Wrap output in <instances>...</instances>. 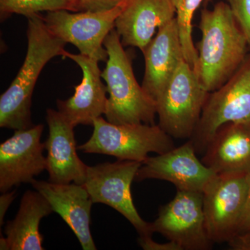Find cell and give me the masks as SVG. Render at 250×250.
Returning <instances> with one entry per match:
<instances>
[{"instance_id":"obj_1","label":"cell","mask_w":250,"mask_h":250,"mask_svg":"<svg viewBox=\"0 0 250 250\" xmlns=\"http://www.w3.org/2000/svg\"><path fill=\"white\" fill-rule=\"evenodd\" d=\"M201 40L196 46L198 58L194 71L208 93L225 84L248 57L244 33L229 6L219 1L213 9L202 10Z\"/></svg>"},{"instance_id":"obj_2","label":"cell","mask_w":250,"mask_h":250,"mask_svg":"<svg viewBox=\"0 0 250 250\" xmlns=\"http://www.w3.org/2000/svg\"><path fill=\"white\" fill-rule=\"evenodd\" d=\"M28 20L27 51L17 76L0 98V127L19 130L34 126L31 121V100L42 69L54 57H64L66 42L46 27L40 14Z\"/></svg>"},{"instance_id":"obj_3","label":"cell","mask_w":250,"mask_h":250,"mask_svg":"<svg viewBox=\"0 0 250 250\" xmlns=\"http://www.w3.org/2000/svg\"><path fill=\"white\" fill-rule=\"evenodd\" d=\"M107 51L106 67L102 72L108 98L106 121L113 124H155L156 103L135 77L132 62L116 29L104 42Z\"/></svg>"},{"instance_id":"obj_4","label":"cell","mask_w":250,"mask_h":250,"mask_svg":"<svg viewBox=\"0 0 250 250\" xmlns=\"http://www.w3.org/2000/svg\"><path fill=\"white\" fill-rule=\"evenodd\" d=\"M93 126L91 137L78 146L79 150L143 163L149 153L164 154L174 147L172 137L159 125H116L99 117L94 120Z\"/></svg>"},{"instance_id":"obj_5","label":"cell","mask_w":250,"mask_h":250,"mask_svg":"<svg viewBox=\"0 0 250 250\" xmlns=\"http://www.w3.org/2000/svg\"><path fill=\"white\" fill-rule=\"evenodd\" d=\"M208 93L185 59L156 100L159 126L176 139H190L196 129Z\"/></svg>"},{"instance_id":"obj_6","label":"cell","mask_w":250,"mask_h":250,"mask_svg":"<svg viewBox=\"0 0 250 250\" xmlns=\"http://www.w3.org/2000/svg\"><path fill=\"white\" fill-rule=\"evenodd\" d=\"M229 123H250V54L225 84L208 94L190 139L196 152H205L217 130Z\"/></svg>"},{"instance_id":"obj_7","label":"cell","mask_w":250,"mask_h":250,"mask_svg":"<svg viewBox=\"0 0 250 250\" xmlns=\"http://www.w3.org/2000/svg\"><path fill=\"white\" fill-rule=\"evenodd\" d=\"M142 163L118 160L88 166L85 188L94 203L114 208L129 222L141 238L152 237V223H147L136 210L131 195V184Z\"/></svg>"},{"instance_id":"obj_8","label":"cell","mask_w":250,"mask_h":250,"mask_svg":"<svg viewBox=\"0 0 250 250\" xmlns=\"http://www.w3.org/2000/svg\"><path fill=\"white\" fill-rule=\"evenodd\" d=\"M249 174H217L202 192L206 229L212 243H229L238 233L248 196Z\"/></svg>"},{"instance_id":"obj_9","label":"cell","mask_w":250,"mask_h":250,"mask_svg":"<svg viewBox=\"0 0 250 250\" xmlns=\"http://www.w3.org/2000/svg\"><path fill=\"white\" fill-rule=\"evenodd\" d=\"M126 1L115 9L103 12H73L67 10L49 11L42 16L46 27L54 36L72 44L80 54L98 62H107L105 39L115 29L117 18Z\"/></svg>"},{"instance_id":"obj_10","label":"cell","mask_w":250,"mask_h":250,"mask_svg":"<svg viewBox=\"0 0 250 250\" xmlns=\"http://www.w3.org/2000/svg\"><path fill=\"white\" fill-rule=\"evenodd\" d=\"M152 228L181 250H208L213 246L206 229L202 192L177 190L172 201L160 207Z\"/></svg>"},{"instance_id":"obj_11","label":"cell","mask_w":250,"mask_h":250,"mask_svg":"<svg viewBox=\"0 0 250 250\" xmlns=\"http://www.w3.org/2000/svg\"><path fill=\"white\" fill-rule=\"evenodd\" d=\"M192 141L168 152L148 156L136 173L135 181L147 179L167 181L177 190L203 192L217 174L200 161Z\"/></svg>"},{"instance_id":"obj_12","label":"cell","mask_w":250,"mask_h":250,"mask_svg":"<svg viewBox=\"0 0 250 250\" xmlns=\"http://www.w3.org/2000/svg\"><path fill=\"white\" fill-rule=\"evenodd\" d=\"M44 125L15 130L0 146V191H9L21 184L31 183L47 168L43 155L45 143L41 141Z\"/></svg>"},{"instance_id":"obj_13","label":"cell","mask_w":250,"mask_h":250,"mask_svg":"<svg viewBox=\"0 0 250 250\" xmlns=\"http://www.w3.org/2000/svg\"><path fill=\"white\" fill-rule=\"evenodd\" d=\"M46 121L49 128L45 143L49 182L56 184H84L88 166L77 155L75 126L60 112L48 108Z\"/></svg>"},{"instance_id":"obj_14","label":"cell","mask_w":250,"mask_h":250,"mask_svg":"<svg viewBox=\"0 0 250 250\" xmlns=\"http://www.w3.org/2000/svg\"><path fill=\"white\" fill-rule=\"evenodd\" d=\"M64 58L71 59L80 67L82 82L75 94L66 100H58V111L72 125H91L94 120L106 113L107 88L103 82L98 61L82 54L66 52Z\"/></svg>"},{"instance_id":"obj_15","label":"cell","mask_w":250,"mask_h":250,"mask_svg":"<svg viewBox=\"0 0 250 250\" xmlns=\"http://www.w3.org/2000/svg\"><path fill=\"white\" fill-rule=\"evenodd\" d=\"M30 184L71 229L82 249L97 250L90 229L93 202L83 184H56L35 179Z\"/></svg>"},{"instance_id":"obj_16","label":"cell","mask_w":250,"mask_h":250,"mask_svg":"<svg viewBox=\"0 0 250 250\" xmlns=\"http://www.w3.org/2000/svg\"><path fill=\"white\" fill-rule=\"evenodd\" d=\"M175 18L176 9L170 0H127L116 19L115 29L124 47H137L143 52L156 29Z\"/></svg>"},{"instance_id":"obj_17","label":"cell","mask_w":250,"mask_h":250,"mask_svg":"<svg viewBox=\"0 0 250 250\" xmlns=\"http://www.w3.org/2000/svg\"><path fill=\"white\" fill-rule=\"evenodd\" d=\"M143 54L146 69L142 86L156 102L173 76L179 64L184 59L176 18L158 29L157 34Z\"/></svg>"},{"instance_id":"obj_18","label":"cell","mask_w":250,"mask_h":250,"mask_svg":"<svg viewBox=\"0 0 250 250\" xmlns=\"http://www.w3.org/2000/svg\"><path fill=\"white\" fill-rule=\"evenodd\" d=\"M202 161L216 174L250 172V123L222 125L205 150Z\"/></svg>"},{"instance_id":"obj_19","label":"cell","mask_w":250,"mask_h":250,"mask_svg":"<svg viewBox=\"0 0 250 250\" xmlns=\"http://www.w3.org/2000/svg\"><path fill=\"white\" fill-rule=\"evenodd\" d=\"M53 211L45 197L35 190H27L21 199L17 214L4 228L6 237L1 236V250H43V237L39 225L44 217Z\"/></svg>"},{"instance_id":"obj_20","label":"cell","mask_w":250,"mask_h":250,"mask_svg":"<svg viewBox=\"0 0 250 250\" xmlns=\"http://www.w3.org/2000/svg\"><path fill=\"white\" fill-rule=\"evenodd\" d=\"M176 9L181 42L186 62L195 69L198 54L192 39V20L204 0H170Z\"/></svg>"},{"instance_id":"obj_21","label":"cell","mask_w":250,"mask_h":250,"mask_svg":"<svg viewBox=\"0 0 250 250\" xmlns=\"http://www.w3.org/2000/svg\"><path fill=\"white\" fill-rule=\"evenodd\" d=\"M67 10L77 12L75 0H0V18L1 21L11 15L19 14L30 17L46 11Z\"/></svg>"},{"instance_id":"obj_22","label":"cell","mask_w":250,"mask_h":250,"mask_svg":"<svg viewBox=\"0 0 250 250\" xmlns=\"http://www.w3.org/2000/svg\"><path fill=\"white\" fill-rule=\"evenodd\" d=\"M250 47V0H226Z\"/></svg>"},{"instance_id":"obj_23","label":"cell","mask_w":250,"mask_h":250,"mask_svg":"<svg viewBox=\"0 0 250 250\" xmlns=\"http://www.w3.org/2000/svg\"><path fill=\"white\" fill-rule=\"evenodd\" d=\"M126 0H75L77 12H103L115 9Z\"/></svg>"},{"instance_id":"obj_24","label":"cell","mask_w":250,"mask_h":250,"mask_svg":"<svg viewBox=\"0 0 250 250\" xmlns=\"http://www.w3.org/2000/svg\"><path fill=\"white\" fill-rule=\"evenodd\" d=\"M139 243L143 250H181L175 243L169 241L166 243H159L153 241L152 237L141 238L139 237Z\"/></svg>"},{"instance_id":"obj_25","label":"cell","mask_w":250,"mask_h":250,"mask_svg":"<svg viewBox=\"0 0 250 250\" xmlns=\"http://www.w3.org/2000/svg\"><path fill=\"white\" fill-rule=\"evenodd\" d=\"M248 231H250V172L246 207H245L244 212H243V216H242L239 226H238L237 235L248 232Z\"/></svg>"},{"instance_id":"obj_26","label":"cell","mask_w":250,"mask_h":250,"mask_svg":"<svg viewBox=\"0 0 250 250\" xmlns=\"http://www.w3.org/2000/svg\"><path fill=\"white\" fill-rule=\"evenodd\" d=\"M228 243L232 250H250V231L236 235Z\"/></svg>"},{"instance_id":"obj_27","label":"cell","mask_w":250,"mask_h":250,"mask_svg":"<svg viewBox=\"0 0 250 250\" xmlns=\"http://www.w3.org/2000/svg\"><path fill=\"white\" fill-rule=\"evenodd\" d=\"M16 197V191L4 192L0 197V226L4 225V219L10 205L12 204Z\"/></svg>"},{"instance_id":"obj_28","label":"cell","mask_w":250,"mask_h":250,"mask_svg":"<svg viewBox=\"0 0 250 250\" xmlns=\"http://www.w3.org/2000/svg\"><path fill=\"white\" fill-rule=\"evenodd\" d=\"M210 1H211V0H204V2H203L204 6H207V4H208V3H209Z\"/></svg>"},{"instance_id":"obj_29","label":"cell","mask_w":250,"mask_h":250,"mask_svg":"<svg viewBox=\"0 0 250 250\" xmlns=\"http://www.w3.org/2000/svg\"></svg>"}]
</instances>
